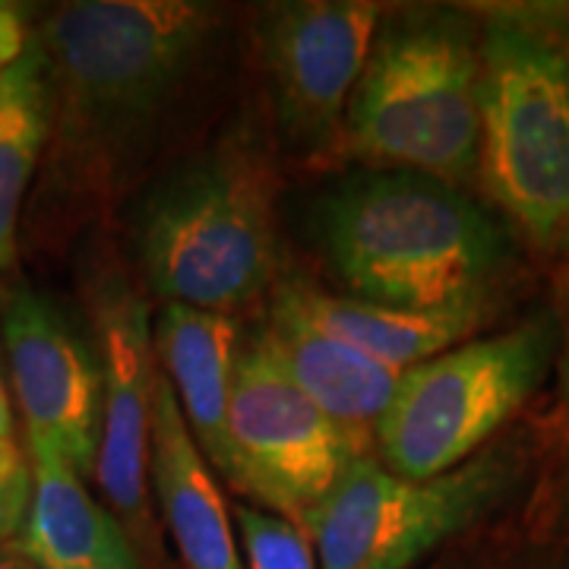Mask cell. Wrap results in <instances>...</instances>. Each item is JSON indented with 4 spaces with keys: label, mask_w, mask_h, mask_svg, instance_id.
Instances as JSON below:
<instances>
[{
    "label": "cell",
    "mask_w": 569,
    "mask_h": 569,
    "mask_svg": "<svg viewBox=\"0 0 569 569\" xmlns=\"http://www.w3.org/2000/svg\"><path fill=\"white\" fill-rule=\"evenodd\" d=\"M212 26L216 13L187 0H77L41 22L51 140L36 212L70 224L102 203L187 82Z\"/></svg>",
    "instance_id": "cell-1"
},
{
    "label": "cell",
    "mask_w": 569,
    "mask_h": 569,
    "mask_svg": "<svg viewBox=\"0 0 569 569\" xmlns=\"http://www.w3.org/2000/svg\"><path fill=\"white\" fill-rule=\"evenodd\" d=\"M317 238L355 298L402 310L488 307L509 234L462 187L365 171L317 206Z\"/></svg>",
    "instance_id": "cell-2"
},
{
    "label": "cell",
    "mask_w": 569,
    "mask_h": 569,
    "mask_svg": "<svg viewBox=\"0 0 569 569\" xmlns=\"http://www.w3.org/2000/svg\"><path fill=\"white\" fill-rule=\"evenodd\" d=\"M500 212L545 253L569 250V13L481 17V164Z\"/></svg>",
    "instance_id": "cell-3"
},
{
    "label": "cell",
    "mask_w": 569,
    "mask_h": 569,
    "mask_svg": "<svg viewBox=\"0 0 569 569\" xmlns=\"http://www.w3.org/2000/svg\"><path fill=\"white\" fill-rule=\"evenodd\" d=\"M342 156L462 187L481 164V29L459 10L380 26L342 121Z\"/></svg>",
    "instance_id": "cell-4"
},
{
    "label": "cell",
    "mask_w": 569,
    "mask_h": 569,
    "mask_svg": "<svg viewBox=\"0 0 569 569\" xmlns=\"http://www.w3.org/2000/svg\"><path fill=\"white\" fill-rule=\"evenodd\" d=\"M137 253L164 305L231 313L276 282V181L247 140L171 171L137 216Z\"/></svg>",
    "instance_id": "cell-5"
},
{
    "label": "cell",
    "mask_w": 569,
    "mask_h": 569,
    "mask_svg": "<svg viewBox=\"0 0 569 569\" xmlns=\"http://www.w3.org/2000/svg\"><path fill=\"white\" fill-rule=\"evenodd\" d=\"M553 355L557 320L535 317L408 367L373 430L383 466L402 478L466 466L545 383Z\"/></svg>",
    "instance_id": "cell-6"
},
{
    "label": "cell",
    "mask_w": 569,
    "mask_h": 569,
    "mask_svg": "<svg viewBox=\"0 0 569 569\" xmlns=\"http://www.w3.org/2000/svg\"><path fill=\"white\" fill-rule=\"evenodd\" d=\"M519 478L522 459L509 447L481 449L437 478H402L361 456L305 529L320 569H411L497 507Z\"/></svg>",
    "instance_id": "cell-7"
},
{
    "label": "cell",
    "mask_w": 569,
    "mask_h": 569,
    "mask_svg": "<svg viewBox=\"0 0 569 569\" xmlns=\"http://www.w3.org/2000/svg\"><path fill=\"white\" fill-rule=\"evenodd\" d=\"M361 456L370 447L307 399L260 336L247 339L228 406L231 488L305 529Z\"/></svg>",
    "instance_id": "cell-8"
},
{
    "label": "cell",
    "mask_w": 569,
    "mask_h": 569,
    "mask_svg": "<svg viewBox=\"0 0 569 569\" xmlns=\"http://www.w3.org/2000/svg\"><path fill=\"white\" fill-rule=\"evenodd\" d=\"M383 7L370 0H295L266 7L260 51L288 137L339 142L351 92L365 73Z\"/></svg>",
    "instance_id": "cell-9"
},
{
    "label": "cell",
    "mask_w": 569,
    "mask_h": 569,
    "mask_svg": "<svg viewBox=\"0 0 569 569\" xmlns=\"http://www.w3.org/2000/svg\"><path fill=\"white\" fill-rule=\"evenodd\" d=\"M96 332L102 370V440L96 485L123 529L149 538V459L156 408V342L149 336V307L133 284L111 276L96 284Z\"/></svg>",
    "instance_id": "cell-10"
},
{
    "label": "cell",
    "mask_w": 569,
    "mask_h": 569,
    "mask_svg": "<svg viewBox=\"0 0 569 569\" xmlns=\"http://www.w3.org/2000/svg\"><path fill=\"white\" fill-rule=\"evenodd\" d=\"M0 336L26 437L48 440L82 478L96 475L102 440V370L51 301L32 288L7 295Z\"/></svg>",
    "instance_id": "cell-11"
},
{
    "label": "cell",
    "mask_w": 569,
    "mask_h": 569,
    "mask_svg": "<svg viewBox=\"0 0 569 569\" xmlns=\"http://www.w3.org/2000/svg\"><path fill=\"white\" fill-rule=\"evenodd\" d=\"M257 336L313 406L323 408L336 425L370 447L373 430L387 415L406 370L367 358L365 351L339 342L313 320H307L284 284L272 291L269 317Z\"/></svg>",
    "instance_id": "cell-12"
},
{
    "label": "cell",
    "mask_w": 569,
    "mask_h": 569,
    "mask_svg": "<svg viewBox=\"0 0 569 569\" xmlns=\"http://www.w3.org/2000/svg\"><path fill=\"white\" fill-rule=\"evenodd\" d=\"M149 478L183 569H244L234 516L164 373H159L152 408Z\"/></svg>",
    "instance_id": "cell-13"
},
{
    "label": "cell",
    "mask_w": 569,
    "mask_h": 569,
    "mask_svg": "<svg viewBox=\"0 0 569 569\" xmlns=\"http://www.w3.org/2000/svg\"><path fill=\"white\" fill-rule=\"evenodd\" d=\"M36 493L13 548L36 569H142L133 538L48 440L26 437Z\"/></svg>",
    "instance_id": "cell-14"
},
{
    "label": "cell",
    "mask_w": 569,
    "mask_h": 569,
    "mask_svg": "<svg viewBox=\"0 0 569 569\" xmlns=\"http://www.w3.org/2000/svg\"><path fill=\"white\" fill-rule=\"evenodd\" d=\"M156 355L206 462L228 471V406L241 355L238 323L228 313L164 305L156 323Z\"/></svg>",
    "instance_id": "cell-15"
},
{
    "label": "cell",
    "mask_w": 569,
    "mask_h": 569,
    "mask_svg": "<svg viewBox=\"0 0 569 569\" xmlns=\"http://www.w3.org/2000/svg\"><path fill=\"white\" fill-rule=\"evenodd\" d=\"M307 320L336 336L339 342L365 351L380 365L408 370L462 346L481 326L488 307H449V310H402L355 298V295H326L305 279L282 282Z\"/></svg>",
    "instance_id": "cell-16"
},
{
    "label": "cell",
    "mask_w": 569,
    "mask_h": 569,
    "mask_svg": "<svg viewBox=\"0 0 569 569\" xmlns=\"http://www.w3.org/2000/svg\"><path fill=\"white\" fill-rule=\"evenodd\" d=\"M51 140V80L41 44L29 41L26 54L0 80V272L20 257V219L29 183Z\"/></svg>",
    "instance_id": "cell-17"
},
{
    "label": "cell",
    "mask_w": 569,
    "mask_h": 569,
    "mask_svg": "<svg viewBox=\"0 0 569 569\" xmlns=\"http://www.w3.org/2000/svg\"><path fill=\"white\" fill-rule=\"evenodd\" d=\"M234 529L244 569H320L307 529L260 507H234Z\"/></svg>",
    "instance_id": "cell-18"
},
{
    "label": "cell",
    "mask_w": 569,
    "mask_h": 569,
    "mask_svg": "<svg viewBox=\"0 0 569 569\" xmlns=\"http://www.w3.org/2000/svg\"><path fill=\"white\" fill-rule=\"evenodd\" d=\"M36 493V471L29 449L17 443V437L0 440V548L20 538L26 516Z\"/></svg>",
    "instance_id": "cell-19"
},
{
    "label": "cell",
    "mask_w": 569,
    "mask_h": 569,
    "mask_svg": "<svg viewBox=\"0 0 569 569\" xmlns=\"http://www.w3.org/2000/svg\"><path fill=\"white\" fill-rule=\"evenodd\" d=\"M29 41H32V32L26 26L22 7L0 0V80L26 54Z\"/></svg>",
    "instance_id": "cell-20"
},
{
    "label": "cell",
    "mask_w": 569,
    "mask_h": 569,
    "mask_svg": "<svg viewBox=\"0 0 569 569\" xmlns=\"http://www.w3.org/2000/svg\"><path fill=\"white\" fill-rule=\"evenodd\" d=\"M557 355H560V392L567 408V437H569V263L560 276V295H557Z\"/></svg>",
    "instance_id": "cell-21"
},
{
    "label": "cell",
    "mask_w": 569,
    "mask_h": 569,
    "mask_svg": "<svg viewBox=\"0 0 569 569\" xmlns=\"http://www.w3.org/2000/svg\"><path fill=\"white\" fill-rule=\"evenodd\" d=\"M13 437V411H10V399H7V389L0 380V440Z\"/></svg>",
    "instance_id": "cell-22"
},
{
    "label": "cell",
    "mask_w": 569,
    "mask_h": 569,
    "mask_svg": "<svg viewBox=\"0 0 569 569\" xmlns=\"http://www.w3.org/2000/svg\"><path fill=\"white\" fill-rule=\"evenodd\" d=\"M0 569H36V567H32V563H29V560H26L13 545H7V548H0Z\"/></svg>",
    "instance_id": "cell-23"
}]
</instances>
